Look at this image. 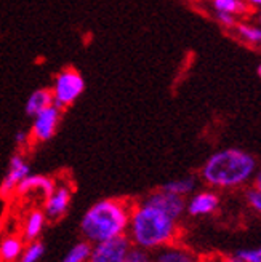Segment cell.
<instances>
[{
  "label": "cell",
  "instance_id": "1",
  "mask_svg": "<svg viewBox=\"0 0 261 262\" xmlns=\"http://www.w3.org/2000/svg\"><path fill=\"white\" fill-rule=\"evenodd\" d=\"M127 237L135 248L154 253L179 242L181 221L141 199L133 203Z\"/></svg>",
  "mask_w": 261,
  "mask_h": 262
},
{
  "label": "cell",
  "instance_id": "2",
  "mask_svg": "<svg viewBox=\"0 0 261 262\" xmlns=\"http://www.w3.org/2000/svg\"><path fill=\"white\" fill-rule=\"evenodd\" d=\"M258 162L255 157L242 149L228 147L212 154L204 162L199 179L207 187L215 190H239L250 184Z\"/></svg>",
  "mask_w": 261,
  "mask_h": 262
},
{
  "label": "cell",
  "instance_id": "3",
  "mask_svg": "<svg viewBox=\"0 0 261 262\" xmlns=\"http://www.w3.org/2000/svg\"><path fill=\"white\" fill-rule=\"evenodd\" d=\"M133 203L125 199H103L91 205L81 219L84 240L95 245L99 242L125 237L128 232Z\"/></svg>",
  "mask_w": 261,
  "mask_h": 262
},
{
  "label": "cell",
  "instance_id": "4",
  "mask_svg": "<svg viewBox=\"0 0 261 262\" xmlns=\"http://www.w3.org/2000/svg\"><path fill=\"white\" fill-rule=\"evenodd\" d=\"M85 90L84 77L74 69L61 71L56 78L51 93H53V106L58 109H64L79 98Z\"/></svg>",
  "mask_w": 261,
  "mask_h": 262
},
{
  "label": "cell",
  "instance_id": "5",
  "mask_svg": "<svg viewBox=\"0 0 261 262\" xmlns=\"http://www.w3.org/2000/svg\"><path fill=\"white\" fill-rule=\"evenodd\" d=\"M221 195L215 189H197L186 199V214L189 217H210L219 211Z\"/></svg>",
  "mask_w": 261,
  "mask_h": 262
},
{
  "label": "cell",
  "instance_id": "6",
  "mask_svg": "<svg viewBox=\"0 0 261 262\" xmlns=\"http://www.w3.org/2000/svg\"><path fill=\"white\" fill-rule=\"evenodd\" d=\"M133 245L128 237H117L112 240L99 242L91 245V253L88 262H125Z\"/></svg>",
  "mask_w": 261,
  "mask_h": 262
},
{
  "label": "cell",
  "instance_id": "7",
  "mask_svg": "<svg viewBox=\"0 0 261 262\" xmlns=\"http://www.w3.org/2000/svg\"><path fill=\"white\" fill-rule=\"evenodd\" d=\"M29 174H31V166L26 162L24 157L19 154L13 155L8 163L7 174L2 179V184H0V199L10 200L11 196H15L19 184Z\"/></svg>",
  "mask_w": 261,
  "mask_h": 262
},
{
  "label": "cell",
  "instance_id": "8",
  "mask_svg": "<svg viewBox=\"0 0 261 262\" xmlns=\"http://www.w3.org/2000/svg\"><path fill=\"white\" fill-rule=\"evenodd\" d=\"M59 120H61V109H58L53 104L45 107L34 117L32 128H31V138L35 142L50 141L56 133Z\"/></svg>",
  "mask_w": 261,
  "mask_h": 262
},
{
  "label": "cell",
  "instance_id": "9",
  "mask_svg": "<svg viewBox=\"0 0 261 262\" xmlns=\"http://www.w3.org/2000/svg\"><path fill=\"white\" fill-rule=\"evenodd\" d=\"M143 200L160 208L162 211H165L167 214H170L172 217H175L178 221H181L186 216V199L185 196H179L173 192H168L164 187L148 193Z\"/></svg>",
  "mask_w": 261,
  "mask_h": 262
},
{
  "label": "cell",
  "instance_id": "10",
  "mask_svg": "<svg viewBox=\"0 0 261 262\" xmlns=\"http://www.w3.org/2000/svg\"><path fill=\"white\" fill-rule=\"evenodd\" d=\"M72 202V189L68 184H58L44 200V211L48 221H58L66 216Z\"/></svg>",
  "mask_w": 261,
  "mask_h": 262
},
{
  "label": "cell",
  "instance_id": "11",
  "mask_svg": "<svg viewBox=\"0 0 261 262\" xmlns=\"http://www.w3.org/2000/svg\"><path fill=\"white\" fill-rule=\"evenodd\" d=\"M56 184L55 181L48 178V176H44V174H29L26 178L18 190H16V195L18 196H29V195H41L42 199L45 200L47 196L55 190Z\"/></svg>",
  "mask_w": 261,
  "mask_h": 262
},
{
  "label": "cell",
  "instance_id": "12",
  "mask_svg": "<svg viewBox=\"0 0 261 262\" xmlns=\"http://www.w3.org/2000/svg\"><path fill=\"white\" fill-rule=\"evenodd\" d=\"M152 262H202L188 246L179 242L167 245L152 253Z\"/></svg>",
  "mask_w": 261,
  "mask_h": 262
},
{
  "label": "cell",
  "instance_id": "13",
  "mask_svg": "<svg viewBox=\"0 0 261 262\" xmlns=\"http://www.w3.org/2000/svg\"><path fill=\"white\" fill-rule=\"evenodd\" d=\"M48 222V217L44 211V208H34L26 214L24 222H23V235L24 242H35L41 238V235L45 230V226Z\"/></svg>",
  "mask_w": 261,
  "mask_h": 262
},
{
  "label": "cell",
  "instance_id": "14",
  "mask_svg": "<svg viewBox=\"0 0 261 262\" xmlns=\"http://www.w3.org/2000/svg\"><path fill=\"white\" fill-rule=\"evenodd\" d=\"M24 246V238L19 235L4 237L0 240V262H18Z\"/></svg>",
  "mask_w": 261,
  "mask_h": 262
},
{
  "label": "cell",
  "instance_id": "15",
  "mask_svg": "<svg viewBox=\"0 0 261 262\" xmlns=\"http://www.w3.org/2000/svg\"><path fill=\"white\" fill-rule=\"evenodd\" d=\"M51 104H53V93H51L50 90H47V88L35 90L34 93L29 96L28 102H26L24 111L29 117H32V119H34L38 112L44 111L48 106H51Z\"/></svg>",
  "mask_w": 261,
  "mask_h": 262
},
{
  "label": "cell",
  "instance_id": "16",
  "mask_svg": "<svg viewBox=\"0 0 261 262\" xmlns=\"http://www.w3.org/2000/svg\"><path fill=\"white\" fill-rule=\"evenodd\" d=\"M197 178L194 176H183V178H178V179H172L165 182V184L162 186L165 190L168 192H173L179 196H185V199H188V196L191 193H194L195 190H197Z\"/></svg>",
  "mask_w": 261,
  "mask_h": 262
},
{
  "label": "cell",
  "instance_id": "17",
  "mask_svg": "<svg viewBox=\"0 0 261 262\" xmlns=\"http://www.w3.org/2000/svg\"><path fill=\"white\" fill-rule=\"evenodd\" d=\"M90 253H91V243H88L87 240H82L71 248L61 262H88Z\"/></svg>",
  "mask_w": 261,
  "mask_h": 262
},
{
  "label": "cell",
  "instance_id": "18",
  "mask_svg": "<svg viewBox=\"0 0 261 262\" xmlns=\"http://www.w3.org/2000/svg\"><path fill=\"white\" fill-rule=\"evenodd\" d=\"M45 254V246L42 242H28L21 253V257L18 262H41Z\"/></svg>",
  "mask_w": 261,
  "mask_h": 262
},
{
  "label": "cell",
  "instance_id": "19",
  "mask_svg": "<svg viewBox=\"0 0 261 262\" xmlns=\"http://www.w3.org/2000/svg\"><path fill=\"white\" fill-rule=\"evenodd\" d=\"M215 11H225L231 15H244L247 13L245 0H213Z\"/></svg>",
  "mask_w": 261,
  "mask_h": 262
},
{
  "label": "cell",
  "instance_id": "20",
  "mask_svg": "<svg viewBox=\"0 0 261 262\" xmlns=\"http://www.w3.org/2000/svg\"><path fill=\"white\" fill-rule=\"evenodd\" d=\"M237 35L244 42L252 43V45H261V28L252 24H237Z\"/></svg>",
  "mask_w": 261,
  "mask_h": 262
},
{
  "label": "cell",
  "instance_id": "21",
  "mask_svg": "<svg viewBox=\"0 0 261 262\" xmlns=\"http://www.w3.org/2000/svg\"><path fill=\"white\" fill-rule=\"evenodd\" d=\"M244 199H245L247 206H249L256 216L261 217V190H258L252 186L247 187L244 192Z\"/></svg>",
  "mask_w": 261,
  "mask_h": 262
},
{
  "label": "cell",
  "instance_id": "22",
  "mask_svg": "<svg viewBox=\"0 0 261 262\" xmlns=\"http://www.w3.org/2000/svg\"><path fill=\"white\" fill-rule=\"evenodd\" d=\"M237 254L244 262H261V245L252 246V248H244L239 250Z\"/></svg>",
  "mask_w": 261,
  "mask_h": 262
},
{
  "label": "cell",
  "instance_id": "23",
  "mask_svg": "<svg viewBox=\"0 0 261 262\" xmlns=\"http://www.w3.org/2000/svg\"><path fill=\"white\" fill-rule=\"evenodd\" d=\"M125 262H152V253L139 250V248H132L125 259Z\"/></svg>",
  "mask_w": 261,
  "mask_h": 262
},
{
  "label": "cell",
  "instance_id": "24",
  "mask_svg": "<svg viewBox=\"0 0 261 262\" xmlns=\"http://www.w3.org/2000/svg\"><path fill=\"white\" fill-rule=\"evenodd\" d=\"M215 18L221 26H225V28H234V26H236V16L231 15V13L215 11Z\"/></svg>",
  "mask_w": 261,
  "mask_h": 262
},
{
  "label": "cell",
  "instance_id": "25",
  "mask_svg": "<svg viewBox=\"0 0 261 262\" xmlns=\"http://www.w3.org/2000/svg\"><path fill=\"white\" fill-rule=\"evenodd\" d=\"M212 262H244L240 259V256L237 253H234V254H221L218 257H215Z\"/></svg>",
  "mask_w": 261,
  "mask_h": 262
},
{
  "label": "cell",
  "instance_id": "26",
  "mask_svg": "<svg viewBox=\"0 0 261 262\" xmlns=\"http://www.w3.org/2000/svg\"><path fill=\"white\" fill-rule=\"evenodd\" d=\"M29 133H26V131H23V129H19L18 133H16V136H15V141H16V144L18 146H24V144H28V139H29Z\"/></svg>",
  "mask_w": 261,
  "mask_h": 262
},
{
  "label": "cell",
  "instance_id": "27",
  "mask_svg": "<svg viewBox=\"0 0 261 262\" xmlns=\"http://www.w3.org/2000/svg\"><path fill=\"white\" fill-rule=\"evenodd\" d=\"M252 187L261 190V166L256 168V171H255V176L252 179Z\"/></svg>",
  "mask_w": 261,
  "mask_h": 262
},
{
  "label": "cell",
  "instance_id": "28",
  "mask_svg": "<svg viewBox=\"0 0 261 262\" xmlns=\"http://www.w3.org/2000/svg\"><path fill=\"white\" fill-rule=\"evenodd\" d=\"M247 2H250L252 5H256V7H261V0H247Z\"/></svg>",
  "mask_w": 261,
  "mask_h": 262
},
{
  "label": "cell",
  "instance_id": "29",
  "mask_svg": "<svg viewBox=\"0 0 261 262\" xmlns=\"http://www.w3.org/2000/svg\"><path fill=\"white\" fill-rule=\"evenodd\" d=\"M258 75L261 77V62H259V66H258Z\"/></svg>",
  "mask_w": 261,
  "mask_h": 262
},
{
  "label": "cell",
  "instance_id": "30",
  "mask_svg": "<svg viewBox=\"0 0 261 262\" xmlns=\"http://www.w3.org/2000/svg\"><path fill=\"white\" fill-rule=\"evenodd\" d=\"M259 23H261V13H259Z\"/></svg>",
  "mask_w": 261,
  "mask_h": 262
}]
</instances>
